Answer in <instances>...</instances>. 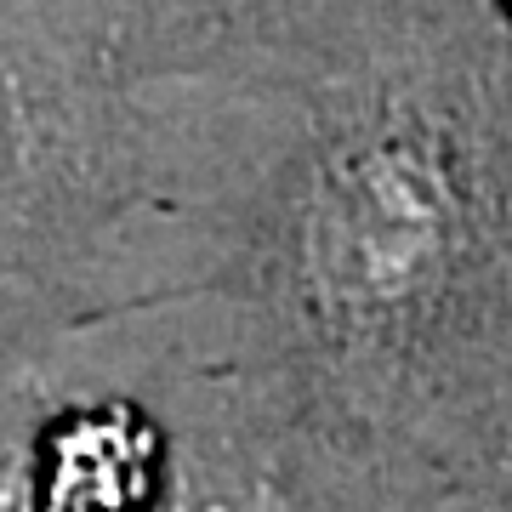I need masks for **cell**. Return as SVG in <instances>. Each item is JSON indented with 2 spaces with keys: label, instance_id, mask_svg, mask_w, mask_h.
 I'll return each instance as SVG.
<instances>
[{
  "label": "cell",
  "instance_id": "obj_3",
  "mask_svg": "<svg viewBox=\"0 0 512 512\" xmlns=\"http://www.w3.org/2000/svg\"><path fill=\"white\" fill-rule=\"evenodd\" d=\"M501 6H507V12H512V0H501Z\"/></svg>",
  "mask_w": 512,
  "mask_h": 512
},
{
  "label": "cell",
  "instance_id": "obj_2",
  "mask_svg": "<svg viewBox=\"0 0 512 512\" xmlns=\"http://www.w3.org/2000/svg\"><path fill=\"white\" fill-rule=\"evenodd\" d=\"M57 29L103 69H234L342 35L336 0H52Z\"/></svg>",
  "mask_w": 512,
  "mask_h": 512
},
{
  "label": "cell",
  "instance_id": "obj_1",
  "mask_svg": "<svg viewBox=\"0 0 512 512\" xmlns=\"http://www.w3.org/2000/svg\"><path fill=\"white\" fill-rule=\"evenodd\" d=\"M507 126L473 63L376 52L313 97L268 194L262 262L325 342H393L490 262L512 205Z\"/></svg>",
  "mask_w": 512,
  "mask_h": 512
}]
</instances>
